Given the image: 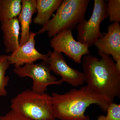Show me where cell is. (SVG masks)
<instances>
[{"label":"cell","instance_id":"cell-1","mask_svg":"<svg viewBox=\"0 0 120 120\" xmlns=\"http://www.w3.org/2000/svg\"><path fill=\"white\" fill-rule=\"evenodd\" d=\"M98 54L100 58L89 54L83 58L84 82L95 92L113 101L120 97V71L110 56Z\"/></svg>","mask_w":120,"mask_h":120},{"label":"cell","instance_id":"cell-2","mask_svg":"<svg viewBox=\"0 0 120 120\" xmlns=\"http://www.w3.org/2000/svg\"><path fill=\"white\" fill-rule=\"evenodd\" d=\"M54 117L58 120H90L85 114L90 105H98L106 111L111 99L97 94L87 86L73 88L63 94L53 92L52 95Z\"/></svg>","mask_w":120,"mask_h":120},{"label":"cell","instance_id":"cell-3","mask_svg":"<svg viewBox=\"0 0 120 120\" xmlns=\"http://www.w3.org/2000/svg\"><path fill=\"white\" fill-rule=\"evenodd\" d=\"M90 0H64L56 15L42 26L37 34L47 31L53 38L65 30L75 28L85 19V14Z\"/></svg>","mask_w":120,"mask_h":120},{"label":"cell","instance_id":"cell-4","mask_svg":"<svg viewBox=\"0 0 120 120\" xmlns=\"http://www.w3.org/2000/svg\"><path fill=\"white\" fill-rule=\"evenodd\" d=\"M11 110L33 120L54 119L51 95L27 89L11 100Z\"/></svg>","mask_w":120,"mask_h":120},{"label":"cell","instance_id":"cell-5","mask_svg":"<svg viewBox=\"0 0 120 120\" xmlns=\"http://www.w3.org/2000/svg\"><path fill=\"white\" fill-rule=\"evenodd\" d=\"M108 17L107 3L104 0H94L93 12L88 20H84L76 26L77 40L91 46L103 35L100 30L101 22Z\"/></svg>","mask_w":120,"mask_h":120},{"label":"cell","instance_id":"cell-6","mask_svg":"<svg viewBox=\"0 0 120 120\" xmlns=\"http://www.w3.org/2000/svg\"><path fill=\"white\" fill-rule=\"evenodd\" d=\"M13 71L19 77L30 78L32 80L31 90L38 94L45 93L50 85H60L62 83L51 74L49 65L44 61L37 64H26L15 68Z\"/></svg>","mask_w":120,"mask_h":120},{"label":"cell","instance_id":"cell-7","mask_svg":"<svg viewBox=\"0 0 120 120\" xmlns=\"http://www.w3.org/2000/svg\"><path fill=\"white\" fill-rule=\"evenodd\" d=\"M50 45L54 51L63 53L78 64L82 62L83 56L90 54L88 45L75 40L72 30H65L53 37Z\"/></svg>","mask_w":120,"mask_h":120},{"label":"cell","instance_id":"cell-8","mask_svg":"<svg viewBox=\"0 0 120 120\" xmlns=\"http://www.w3.org/2000/svg\"><path fill=\"white\" fill-rule=\"evenodd\" d=\"M46 62L49 65L51 71L61 77L63 82H66L74 87L82 86L85 83L83 73L74 69L67 64L61 53L49 51Z\"/></svg>","mask_w":120,"mask_h":120},{"label":"cell","instance_id":"cell-9","mask_svg":"<svg viewBox=\"0 0 120 120\" xmlns=\"http://www.w3.org/2000/svg\"><path fill=\"white\" fill-rule=\"evenodd\" d=\"M99 52L112 56L116 66L120 71V23H112L108 26L107 33L94 44Z\"/></svg>","mask_w":120,"mask_h":120},{"label":"cell","instance_id":"cell-10","mask_svg":"<svg viewBox=\"0 0 120 120\" xmlns=\"http://www.w3.org/2000/svg\"><path fill=\"white\" fill-rule=\"evenodd\" d=\"M37 33L30 32L28 41L8 56L10 64L15 68L22 67L26 64H32L38 60L46 61L48 57V54H43L38 52L35 48V37Z\"/></svg>","mask_w":120,"mask_h":120},{"label":"cell","instance_id":"cell-11","mask_svg":"<svg viewBox=\"0 0 120 120\" xmlns=\"http://www.w3.org/2000/svg\"><path fill=\"white\" fill-rule=\"evenodd\" d=\"M1 30L5 52H13L19 46L20 26L17 17L1 22Z\"/></svg>","mask_w":120,"mask_h":120},{"label":"cell","instance_id":"cell-12","mask_svg":"<svg viewBox=\"0 0 120 120\" xmlns=\"http://www.w3.org/2000/svg\"><path fill=\"white\" fill-rule=\"evenodd\" d=\"M37 0H22L21 11L17 17L20 26L19 46L26 42L30 37V26L32 16L37 12Z\"/></svg>","mask_w":120,"mask_h":120},{"label":"cell","instance_id":"cell-13","mask_svg":"<svg viewBox=\"0 0 120 120\" xmlns=\"http://www.w3.org/2000/svg\"><path fill=\"white\" fill-rule=\"evenodd\" d=\"M62 1V0H37V14L33 19V22L42 26L46 23Z\"/></svg>","mask_w":120,"mask_h":120},{"label":"cell","instance_id":"cell-14","mask_svg":"<svg viewBox=\"0 0 120 120\" xmlns=\"http://www.w3.org/2000/svg\"><path fill=\"white\" fill-rule=\"evenodd\" d=\"M22 7V0H0V22L17 18Z\"/></svg>","mask_w":120,"mask_h":120},{"label":"cell","instance_id":"cell-15","mask_svg":"<svg viewBox=\"0 0 120 120\" xmlns=\"http://www.w3.org/2000/svg\"><path fill=\"white\" fill-rule=\"evenodd\" d=\"M10 65L8 60V56L0 55V97H5L7 95L5 87L8 85L9 78L6 75V72Z\"/></svg>","mask_w":120,"mask_h":120},{"label":"cell","instance_id":"cell-16","mask_svg":"<svg viewBox=\"0 0 120 120\" xmlns=\"http://www.w3.org/2000/svg\"><path fill=\"white\" fill-rule=\"evenodd\" d=\"M107 11L109 21L112 23L120 22V0H109Z\"/></svg>","mask_w":120,"mask_h":120},{"label":"cell","instance_id":"cell-17","mask_svg":"<svg viewBox=\"0 0 120 120\" xmlns=\"http://www.w3.org/2000/svg\"><path fill=\"white\" fill-rule=\"evenodd\" d=\"M106 116L100 115L96 120H120V105L114 103H110L107 110Z\"/></svg>","mask_w":120,"mask_h":120},{"label":"cell","instance_id":"cell-18","mask_svg":"<svg viewBox=\"0 0 120 120\" xmlns=\"http://www.w3.org/2000/svg\"><path fill=\"white\" fill-rule=\"evenodd\" d=\"M0 120H33L12 110L4 116H0Z\"/></svg>","mask_w":120,"mask_h":120},{"label":"cell","instance_id":"cell-19","mask_svg":"<svg viewBox=\"0 0 120 120\" xmlns=\"http://www.w3.org/2000/svg\"><path fill=\"white\" fill-rule=\"evenodd\" d=\"M58 120L57 119H56V118H54V119H52V120Z\"/></svg>","mask_w":120,"mask_h":120}]
</instances>
